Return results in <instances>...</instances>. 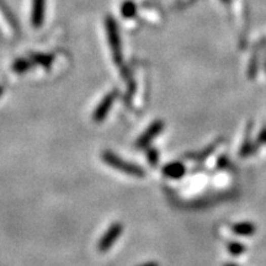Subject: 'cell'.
<instances>
[{"label":"cell","mask_w":266,"mask_h":266,"mask_svg":"<svg viewBox=\"0 0 266 266\" xmlns=\"http://www.w3.org/2000/svg\"><path fill=\"white\" fill-rule=\"evenodd\" d=\"M105 27H106V33L108 39V44L111 47V53H112L113 62L117 65H122L124 62V56H122V45L121 37H120L119 26L116 24V20L112 16H107L105 20Z\"/></svg>","instance_id":"1"},{"label":"cell","mask_w":266,"mask_h":266,"mask_svg":"<svg viewBox=\"0 0 266 266\" xmlns=\"http://www.w3.org/2000/svg\"><path fill=\"white\" fill-rule=\"evenodd\" d=\"M102 160H104L107 165L116 169V170L122 171V173L130 174V175L138 176V177L144 175V171L142 170L141 167H137V165L132 164V163L125 162L124 159L117 157L116 154L112 153V151H108V150L104 151V153H102Z\"/></svg>","instance_id":"2"},{"label":"cell","mask_w":266,"mask_h":266,"mask_svg":"<svg viewBox=\"0 0 266 266\" xmlns=\"http://www.w3.org/2000/svg\"><path fill=\"white\" fill-rule=\"evenodd\" d=\"M122 231H124V225H122L121 223H113V224L108 228L106 233L104 234V237H102L101 240L99 242V245H98L99 250L101 251V253L107 251L108 249L112 247L113 243L120 238Z\"/></svg>","instance_id":"3"},{"label":"cell","mask_w":266,"mask_h":266,"mask_svg":"<svg viewBox=\"0 0 266 266\" xmlns=\"http://www.w3.org/2000/svg\"><path fill=\"white\" fill-rule=\"evenodd\" d=\"M117 96V91L113 90L111 91V93H108L106 96H105L104 99H102V101L100 102L99 106L96 107L95 112H94V121L95 122H101L104 121L105 117L108 113V111H110L111 106H112L113 101H115Z\"/></svg>","instance_id":"4"},{"label":"cell","mask_w":266,"mask_h":266,"mask_svg":"<svg viewBox=\"0 0 266 266\" xmlns=\"http://www.w3.org/2000/svg\"><path fill=\"white\" fill-rule=\"evenodd\" d=\"M45 9H46V0H32L31 22H32L33 27L39 28L44 25Z\"/></svg>","instance_id":"5"},{"label":"cell","mask_w":266,"mask_h":266,"mask_svg":"<svg viewBox=\"0 0 266 266\" xmlns=\"http://www.w3.org/2000/svg\"><path fill=\"white\" fill-rule=\"evenodd\" d=\"M163 127H164V124H163L162 121L154 122V124L151 125L150 127L148 128L147 131H145L144 133H143V136L141 137V139H139L138 143H137V144H138V147L144 148L145 145H147L148 143H149L151 139H153L154 137H156L157 134H158L160 131L163 130Z\"/></svg>","instance_id":"6"},{"label":"cell","mask_w":266,"mask_h":266,"mask_svg":"<svg viewBox=\"0 0 266 266\" xmlns=\"http://www.w3.org/2000/svg\"><path fill=\"white\" fill-rule=\"evenodd\" d=\"M30 59L33 63H36V64L42 65V67L46 68V69H48V68L52 65V62H53V57L47 53H31Z\"/></svg>","instance_id":"7"},{"label":"cell","mask_w":266,"mask_h":266,"mask_svg":"<svg viewBox=\"0 0 266 266\" xmlns=\"http://www.w3.org/2000/svg\"><path fill=\"white\" fill-rule=\"evenodd\" d=\"M33 62L31 59L26 58H18L13 63V70L18 74H24L27 70H30V68L32 67Z\"/></svg>","instance_id":"8"},{"label":"cell","mask_w":266,"mask_h":266,"mask_svg":"<svg viewBox=\"0 0 266 266\" xmlns=\"http://www.w3.org/2000/svg\"><path fill=\"white\" fill-rule=\"evenodd\" d=\"M185 173L184 165H181L180 163H173V164L167 165L164 169V174L168 175L169 177H173V179H177Z\"/></svg>","instance_id":"9"},{"label":"cell","mask_w":266,"mask_h":266,"mask_svg":"<svg viewBox=\"0 0 266 266\" xmlns=\"http://www.w3.org/2000/svg\"><path fill=\"white\" fill-rule=\"evenodd\" d=\"M234 233L239 234V236H251V234L255 232V227L251 223H239V224H236L233 227Z\"/></svg>","instance_id":"10"},{"label":"cell","mask_w":266,"mask_h":266,"mask_svg":"<svg viewBox=\"0 0 266 266\" xmlns=\"http://www.w3.org/2000/svg\"><path fill=\"white\" fill-rule=\"evenodd\" d=\"M137 13V5L134 4L132 0H126L121 7V14L125 19H131L136 15Z\"/></svg>","instance_id":"11"},{"label":"cell","mask_w":266,"mask_h":266,"mask_svg":"<svg viewBox=\"0 0 266 266\" xmlns=\"http://www.w3.org/2000/svg\"><path fill=\"white\" fill-rule=\"evenodd\" d=\"M230 250L233 254H240L242 251H244V248H243L240 244H236V243H233V244H231Z\"/></svg>","instance_id":"12"},{"label":"cell","mask_w":266,"mask_h":266,"mask_svg":"<svg viewBox=\"0 0 266 266\" xmlns=\"http://www.w3.org/2000/svg\"><path fill=\"white\" fill-rule=\"evenodd\" d=\"M221 2L223 3V4L228 5V4H231V2H232V0H221Z\"/></svg>","instance_id":"13"},{"label":"cell","mask_w":266,"mask_h":266,"mask_svg":"<svg viewBox=\"0 0 266 266\" xmlns=\"http://www.w3.org/2000/svg\"><path fill=\"white\" fill-rule=\"evenodd\" d=\"M3 93H4V88H3L2 85H0V96L3 95Z\"/></svg>","instance_id":"14"},{"label":"cell","mask_w":266,"mask_h":266,"mask_svg":"<svg viewBox=\"0 0 266 266\" xmlns=\"http://www.w3.org/2000/svg\"><path fill=\"white\" fill-rule=\"evenodd\" d=\"M144 266H156V265H153V264H149V265H144Z\"/></svg>","instance_id":"15"},{"label":"cell","mask_w":266,"mask_h":266,"mask_svg":"<svg viewBox=\"0 0 266 266\" xmlns=\"http://www.w3.org/2000/svg\"><path fill=\"white\" fill-rule=\"evenodd\" d=\"M228 266H234V265H228Z\"/></svg>","instance_id":"16"}]
</instances>
